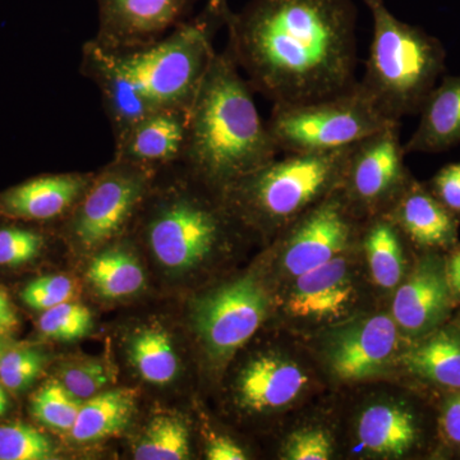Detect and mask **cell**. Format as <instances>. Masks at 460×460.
Listing matches in <instances>:
<instances>
[{
    "label": "cell",
    "instance_id": "obj_1",
    "mask_svg": "<svg viewBox=\"0 0 460 460\" xmlns=\"http://www.w3.org/2000/svg\"><path fill=\"white\" fill-rule=\"evenodd\" d=\"M226 27V50L274 105L316 102L358 83L352 0H250Z\"/></svg>",
    "mask_w": 460,
    "mask_h": 460
},
{
    "label": "cell",
    "instance_id": "obj_2",
    "mask_svg": "<svg viewBox=\"0 0 460 460\" xmlns=\"http://www.w3.org/2000/svg\"><path fill=\"white\" fill-rule=\"evenodd\" d=\"M253 93L232 54H215L190 109L181 165L217 192H226L279 153Z\"/></svg>",
    "mask_w": 460,
    "mask_h": 460
},
{
    "label": "cell",
    "instance_id": "obj_3",
    "mask_svg": "<svg viewBox=\"0 0 460 460\" xmlns=\"http://www.w3.org/2000/svg\"><path fill=\"white\" fill-rule=\"evenodd\" d=\"M374 21L365 75L359 84L390 119L419 114L440 83L447 53L441 41L419 26L402 22L385 0H363Z\"/></svg>",
    "mask_w": 460,
    "mask_h": 460
},
{
    "label": "cell",
    "instance_id": "obj_4",
    "mask_svg": "<svg viewBox=\"0 0 460 460\" xmlns=\"http://www.w3.org/2000/svg\"><path fill=\"white\" fill-rule=\"evenodd\" d=\"M354 146L274 157L233 183L224 199L232 214L253 226L296 222L341 187Z\"/></svg>",
    "mask_w": 460,
    "mask_h": 460
},
{
    "label": "cell",
    "instance_id": "obj_5",
    "mask_svg": "<svg viewBox=\"0 0 460 460\" xmlns=\"http://www.w3.org/2000/svg\"><path fill=\"white\" fill-rule=\"evenodd\" d=\"M226 20L206 3L199 14L159 41L142 49L111 54L151 111H190L217 54L214 38Z\"/></svg>",
    "mask_w": 460,
    "mask_h": 460
},
{
    "label": "cell",
    "instance_id": "obj_6",
    "mask_svg": "<svg viewBox=\"0 0 460 460\" xmlns=\"http://www.w3.org/2000/svg\"><path fill=\"white\" fill-rule=\"evenodd\" d=\"M183 169V178L164 189H157L154 181L140 213L151 252L172 272H186L199 266L219 246L228 228L226 199L217 205L196 192L198 180Z\"/></svg>",
    "mask_w": 460,
    "mask_h": 460
},
{
    "label": "cell",
    "instance_id": "obj_7",
    "mask_svg": "<svg viewBox=\"0 0 460 460\" xmlns=\"http://www.w3.org/2000/svg\"><path fill=\"white\" fill-rule=\"evenodd\" d=\"M390 119L357 83L353 89L304 104L274 105L268 128L279 153H321L352 146Z\"/></svg>",
    "mask_w": 460,
    "mask_h": 460
},
{
    "label": "cell",
    "instance_id": "obj_8",
    "mask_svg": "<svg viewBox=\"0 0 460 460\" xmlns=\"http://www.w3.org/2000/svg\"><path fill=\"white\" fill-rule=\"evenodd\" d=\"M156 174L150 169L113 159L95 174L66 220V237L83 252L108 246L137 219Z\"/></svg>",
    "mask_w": 460,
    "mask_h": 460
},
{
    "label": "cell",
    "instance_id": "obj_9",
    "mask_svg": "<svg viewBox=\"0 0 460 460\" xmlns=\"http://www.w3.org/2000/svg\"><path fill=\"white\" fill-rule=\"evenodd\" d=\"M268 308L269 298L259 281L242 278L198 299L193 326L208 354L226 361L255 334Z\"/></svg>",
    "mask_w": 460,
    "mask_h": 460
},
{
    "label": "cell",
    "instance_id": "obj_10",
    "mask_svg": "<svg viewBox=\"0 0 460 460\" xmlns=\"http://www.w3.org/2000/svg\"><path fill=\"white\" fill-rule=\"evenodd\" d=\"M404 155L401 122L387 124L357 144L339 187L350 208L378 211L383 206H394L410 184Z\"/></svg>",
    "mask_w": 460,
    "mask_h": 460
},
{
    "label": "cell",
    "instance_id": "obj_11",
    "mask_svg": "<svg viewBox=\"0 0 460 460\" xmlns=\"http://www.w3.org/2000/svg\"><path fill=\"white\" fill-rule=\"evenodd\" d=\"M199 0H96L93 40L111 53H127L159 41L192 17Z\"/></svg>",
    "mask_w": 460,
    "mask_h": 460
},
{
    "label": "cell",
    "instance_id": "obj_12",
    "mask_svg": "<svg viewBox=\"0 0 460 460\" xmlns=\"http://www.w3.org/2000/svg\"><path fill=\"white\" fill-rule=\"evenodd\" d=\"M352 210L338 189L296 219L284 251L286 270L298 277L341 256L352 238Z\"/></svg>",
    "mask_w": 460,
    "mask_h": 460
},
{
    "label": "cell",
    "instance_id": "obj_13",
    "mask_svg": "<svg viewBox=\"0 0 460 460\" xmlns=\"http://www.w3.org/2000/svg\"><path fill=\"white\" fill-rule=\"evenodd\" d=\"M95 174L56 172L30 178L0 192V217L31 224L66 220Z\"/></svg>",
    "mask_w": 460,
    "mask_h": 460
},
{
    "label": "cell",
    "instance_id": "obj_14",
    "mask_svg": "<svg viewBox=\"0 0 460 460\" xmlns=\"http://www.w3.org/2000/svg\"><path fill=\"white\" fill-rule=\"evenodd\" d=\"M190 111L159 109L115 138L114 159L159 172L183 162Z\"/></svg>",
    "mask_w": 460,
    "mask_h": 460
},
{
    "label": "cell",
    "instance_id": "obj_15",
    "mask_svg": "<svg viewBox=\"0 0 460 460\" xmlns=\"http://www.w3.org/2000/svg\"><path fill=\"white\" fill-rule=\"evenodd\" d=\"M395 348V323L380 314L341 330L332 341L330 361L338 377L361 380L383 370Z\"/></svg>",
    "mask_w": 460,
    "mask_h": 460
},
{
    "label": "cell",
    "instance_id": "obj_16",
    "mask_svg": "<svg viewBox=\"0 0 460 460\" xmlns=\"http://www.w3.org/2000/svg\"><path fill=\"white\" fill-rule=\"evenodd\" d=\"M80 68L81 74L98 87L114 140L153 113L127 80L113 54L102 49L93 39L84 44Z\"/></svg>",
    "mask_w": 460,
    "mask_h": 460
},
{
    "label": "cell",
    "instance_id": "obj_17",
    "mask_svg": "<svg viewBox=\"0 0 460 460\" xmlns=\"http://www.w3.org/2000/svg\"><path fill=\"white\" fill-rule=\"evenodd\" d=\"M296 278L288 298V311L293 316L337 319L352 302L354 288L349 266L344 257H334Z\"/></svg>",
    "mask_w": 460,
    "mask_h": 460
},
{
    "label": "cell",
    "instance_id": "obj_18",
    "mask_svg": "<svg viewBox=\"0 0 460 460\" xmlns=\"http://www.w3.org/2000/svg\"><path fill=\"white\" fill-rule=\"evenodd\" d=\"M449 292L447 272L435 260H425L396 292L393 304L395 323L410 334L428 332L447 313Z\"/></svg>",
    "mask_w": 460,
    "mask_h": 460
},
{
    "label": "cell",
    "instance_id": "obj_19",
    "mask_svg": "<svg viewBox=\"0 0 460 460\" xmlns=\"http://www.w3.org/2000/svg\"><path fill=\"white\" fill-rule=\"evenodd\" d=\"M305 383L307 376L295 363L277 356L259 357L242 371L239 402L253 411L279 410L295 401Z\"/></svg>",
    "mask_w": 460,
    "mask_h": 460
},
{
    "label": "cell",
    "instance_id": "obj_20",
    "mask_svg": "<svg viewBox=\"0 0 460 460\" xmlns=\"http://www.w3.org/2000/svg\"><path fill=\"white\" fill-rule=\"evenodd\" d=\"M405 153H440L460 144V75H445L423 102Z\"/></svg>",
    "mask_w": 460,
    "mask_h": 460
},
{
    "label": "cell",
    "instance_id": "obj_21",
    "mask_svg": "<svg viewBox=\"0 0 460 460\" xmlns=\"http://www.w3.org/2000/svg\"><path fill=\"white\" fill-rule=\"evenodd\" d=\"M389 217L420 246L444 247L456 239L452 211L416 183L408 184L390 208Z\"/></svg>",
    "mask_w": 460,
    "mask_h": 460
},
{
    "label": "cell",
    "instance_id": "obj_22",
    "mask_svg": "<svg viewBox=\"0 0 460 460\" xmlns=\"http://www.w3.org/2000/svg\"><path fill=\"white\" fill-rule=\"evenodd\" d=\"M135 408V390H102L83 402L72 438L78 443H93L119 434L131 420Z\"/></svg>",
    "mask_w": 460,
    "mask_h": 460
},
{
    "label": "cell",
    "instance_id": "obj_23",
    "mask_svg": "<svg viewBox=\"0 0 460 460\" xmlns=\"http://www.w3.org/2000/svg\"><path fill=\"white\" fill-rule=\"evenodd\" d=\"M416 436L413 417L398 405H372L359 420V441L378 456H404L413 447Z\"/></svg>",
    "mask_w": 460,
    "mask_h": 460
},
{
    "label": "cell",
    "instance_id": "obj_24",
    "mask_svg": "<svg viewBox=\"0 0 460 460\" xmlns=\"http://www.w3.org/2000/svg\"><path fill=\"white\" fill-rule=\"evenodd\" d=\"M86 277L93 289L108 299L136 295L146 281L137 256L123 244H113L96 253L87 268Z\"/></svg>",
    "mask_w": 460,
    "mask_h": 460
},
{
    "label": "cell",
    "instance_id": "obj_25",
    "mask_svg": "<svg viewBox=\"0 0 460 460\" xmlns=\"http://www.w3.org/2000/svg\"><path fill=\"white\" fill-rule=\"evenodd\" d=\"M133 367L147 383L166 385L177 377L180 359L171 335L159 323L142 326L128 341Z\"/></svg>",
    "mask_w": 460,
    "mask_h": 460
},
{
    "label": "cell",
    "instance_id": "obj_26",
    "mask_svg": "<svg viewBox=\"0 0 460 460\" xmlns=\"http://www.w3.org/2000/svg\"><path fill=\"white\" fill-rule=\"evenodd\" d=\"M401 361L420 377L460 390V341L454 335L440 332L402 354Z\"/></svg>",
    "mask_w": 460,
    "mask_h": 460
},
{
    "label": "cell",
    "instance_id": "obj_27",
    "mask_svg": "<svg viewBox=\"0 0 460 460\" xmlns=\"http://www.w3.org/2000/svg\"><path fill=\"white\" fill-rule=\"evenodd\" d=\"M363 246L376 284L385 289L398 286L404 271V257L395 223L389 217L372 222Z\"/></svg>",
    "mask_w": 460,
    "mask_h": 460
},
{
    "label": "cell",
    "instance_id": "obj_28",
    "mask_svg": "<svg viewBox=\"0 0 460 460\" xmlns=\"http://www.w3.org/2000/svg\"><path fill=\"white\" fill-rule=\"evenodd\" d=\"M137 460L190 458V431L184 420L172 414L154 417L135 447Z\"/></svg>",
    "mask_w": 460,
    "mask_h": 460
},
{
    "label": "cell",
    "instance_id": "obj_29",
    "mask_svg": "<svg viewBox=\"0 0 460 460\" xmlns=\"http://www.w3.org/2000/svg\"><path fill=\"white\" fill-rule=\"evenodd\" d=\"M84 401L75 398L60 381L53 380L33 395L31 411L48 428L71 431Z\"/></svg>",
    "mask_w": 460,
    "mask_h": 460
},
{
    "label": "cell",
    "instance_id": "obj_30",
    "mask_svg": "<svg viewBox=\"0 0 460 460\" xmlns=\"http://www.w3.org/2000/svg\"><path fill=\"white\" fill-rule=\"evenodd\" d=\"M51 459L56 445L39 429L21 422L0 426V460Z\"/></svg>",
    "mask_w": 460,
    "mask_h": 460
},
{
    "label": "cell",
    "instance_id": "obj_31",
    "mask_svg": "<svg viewBox=\"0 0 460 460\" xmlns=\"http://www.w3.org/2000/svg\"><path fill=\"white\" fill-rule=\"evenodd\" d=\"M0 224V266H20L36 259L45 246L47 235L31 223L5 217Z\"/></svg>",
    "mask_w": 460,
    "mask_h": 460
},
{
    "label": "cell",
    "instance_id": "obj_32",
    "mask_svg": "<svg viewBox=\"0 0 460 460\" xmlns=\"http://www.w3.org/2000/svg\"><path fill=\"white\" fill-rule=\"evenodd\" d=\"M93 325L90 310L71 302L44 311L39 320L42 334L58 341H75L86 337Z\"/></svg>",
    "mask_w": 460,
    "mask_h": 460
},
{
    "label": "cell",
    "instance_id": "obj_33",
    "mask_svg": "<svg viewBox=\"0 0 460 460\" xmlns=\"http://www.w3.org/2000/svg\"><path fill=\"white\" fill-rule=\"evenodd\" d=\"M47 361V354L39 348L9 350L0 361V383L11 392H23L40 376Z\"/></svg>",
    "mask_w": 460,
    "mask_h": 460
},
{
    "label": "cell",
    "instance_id": "obj_34",
    "mask_svg": "<svg viewBox=\"0 0 460 460\" xmlns=\"http://www.w3.org/2000/svg\"><path fill=\"white\" fill-rule=\"evenodd\" d=\"M113 374L102 361H84L68 365L60 371V383L81 401L99 394L111 383Z\"/></svg>",
    "mask_w": 460,
    "mask_h": 460
},
{
    "label": "cell",
    "instance_id": "obj_35",
    "mask_svg": "<svg viewBox=\"0 0 460 460\" xmlns=\"http://www.w3.org/2000/svg\"><path fill=\"white\" fill-rule=\"evenodd\" d=\"M75 292L74 280L65 275H49L30 281L21 292V298L32 310L44 313L74 298Z\"/></svg>",
    "mask_w": 460,
    "mask_h": 460
},
{
    "label": "cell",
    "instance_id": "obj_36",
    "mask_svg": "<svg viewBox=\"0 0 460 460\" xmlns=\"http://www.w3.org/2000/svg\"><path fill=\"white\" fill-rule=\"evenodd\" d=\"M332 454L330 438L323 429H308L290 436L284 458L289 460H328Z\"/></svg>",
    "mask_w": 460,
    "mask_h": 460
},
{
    "label": "cell",
    "instance_id": "obj_37",
    "mask_svg": "<svg viewBox=\"0 0 460 460\" xmlns=\"http://www.w3.org/2000/svg\"><path fill=\"white\" fill-rule=\"evenodd\" d=\"M435 198L453 214H460V163L444 166L432 180Z\"/></svg>",
    "mask_w": 460,
    "mask_h": 460
},
{
    "label": "cell",
    "instance_id": "obj_38",
    "mask_svg": "<svg viewBox=\"0 0 460 460\" xmlns=\"http://www.w3.org/2000/svg\"><path fill=\"white\" fill-rule=\"evenodd\" d=\"M206 456L210 460H244L247 459L246 453L239 447L234 441L224 436H217L211 438L208 445Z\"/></svg>",
    "mask_w": 460,
    "mask_h": 460
},
{
    "label": "cell",
    "instance_id": "obj_39",
    "mask_svg": "<svg viewBox=\"0 0 460 460\" xmlns=\"http://www.w3.org/2000/svg\"><path fill=\"white\" fill-rule=\"evenodd\" d=\"M443 428L450 441L460 444V394L454 396L445 407Z\"/></svg>",
    "mask_w": 460,
    "mask_h": 460
},
{
    "label": "cell",
    "instance_id": "obj_40",
    "mask_svg": "<svg viewBox=\"0 0 460 460\" xmlns=\"http://www.w3.org/2000/svg\"><path fill=\"white\" fill-rule=\"evenodd\" d=\"M18 326L17 314L7 296L0 290V335L14 332Z\"/></svg>",
    "mask_w": 460,
    "mask_h": 460
},
{
    "label": "cell",
    "instance_id": "obj_41",
    "mask_svg": "<svg viewBox=\"0 0 460 460\" xmlns=\"http://www.w3.org/2000/svg\"><path fill=\"white\" fill-rule=\"evenodd\" d=\"M447 281L454 290L460 293V251L450 260L447 270Z\"/></svg>",
    "mask_w": 460,
    "mask_h": 460
},
{
    "label": "cell",
    "instance_id": "obj_42",
    "mask_svg": "<svg viewBox=\"0 0 460 460\" xmlns=\"http://www.w3.org/2000/svg\"><path fill=\"white\" fill-rule=\"evenodd\" d=\"M206 3L226 20V26L228 25L230 18L234 13L229 7L228 0H208Z\"/></svg>",
    "mask_w": 460,
    "mask_h": 460
},
{
    "label": "cell",
    "instance_id": "obj_43",
    "mask_svg": "<svg viewBox=\"0 0 460 460\" xmlns=\"http://www.w3.org/2000/svg\"><path fill=\"white\" fill-rule=\"evenodd\" d=\"M9 401L7 393H5L4 386L0 383V417L4 416L5 411H8Z\"/></svg>",
    "mask_w": 460,
    "mask_h": 460
},
{
    "label": "cell",
    "instance_id": "obj_44",
    "mask_svg": "<svg viewBox=\"0 0 460 460\" xmlns=\"http://www.w3.org/2000/svg\"><path fill=\"white\" fill-rule=\"evenodd\" d=\"M3 354H4V352H3V345L2 341H0V361H2Z\"/></svg>",
    "mask_w": 460,
    "mask_h": 460
}]
</instances>
